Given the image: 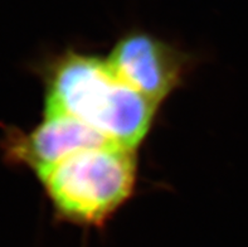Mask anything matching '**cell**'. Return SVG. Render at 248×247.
<instances>
[{
    "mask_svg": "<svg viewBox=\"0 0 248 247\" xmlns=\"http://www.w3.org/2000/svg\"><path fill=\"white\" fill-rule=\"evenodd\" d=\"M113 144L105 136L64 115H44L43 121L28 132L13 129L6 132L4 154L8 162L31 169L39 177L73 154Z\"/></svg>",
    "mask_w": 248,
    "mask_h": 247,
    "instance_id": "4",
    "label": "cell"
},
{
    "mask_svg": "<svg viewBox=\"0 0 248 247\" xmlns=\"http://www.w3.org/2000/svg\"><path fill=\"white\" fill-rule=\"evenodd\" d=\"M135 149L117 144L73 154L38 177L57 216L79 226H102L131 196Z\"/></svg>",
    "mask_w": 248,
    "mask_h": 247,
    "instance_id": "2",
    "label": "cell"
},
{
    "mask_svg": "<svg viewBox=\"0 0 248 247\" xmlns=\"http://www.w3.org/2000/svg\"><path fill=\"white\" fill-rule=\"evenodd\" d=\"M120 79L159 105L180 83L186 56L145 32L126 33L106 58Z\"/></svg>",
    "mask_w": 248,
    "mask_h": 247,
    "instance_id": "3",
    "label": "cell"
},
{
    "mask_svg": "<svg viewBox=\"0 0 248 247\" xmlns=\"http://www.w3.org/2000/svg\"><path fill=\"white\" fill-rule=\"evenodd\" d=\"M156 106L100 57L66 52L46 76L44 115L73 117L113 144L130 149L145 139Z\"/></svg>",
    "mask_w": 248,
    "mask_h": 247,
    "instance_id": "1",
    "label": "cell"
}]
</instances>
